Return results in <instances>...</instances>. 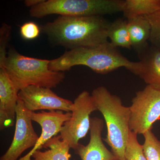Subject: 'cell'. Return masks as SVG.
<instances>
[{"mask_svg":"<svg viewBox=\"0 0 160 160\" xmlns=\"http://www.w3.org/2000/svg\"><path fill=\"white\" fill-rule=\"evenodd\" d=\"M110 23L101 16H59L42 26V30L53 45L71 50L108 42Z\"/></svg>","mask_w":160,"mask_h":160,"instance_id":"1","label":"cell"},{"mask_svg":"<svg viewBox=\"0 0 160 160\" xmlns=\"http://www.w3.org/2000/svg\"><path fill=\"white\" fill-rule=\"evenodd\" d=\"M77 66H87L101 74L124 67L138 75L141 65L139 61H129L108 41L98 46L67 50L60 57L50 60L49 68L52 71L64 72Z\"/></svg>","mask_w":160,"mask_h":160,"instance_id":"2","label":"cell"},{"mask_svg":"<svg viewBox=\"0 0 160 160\" xmlns=\"http://www.w3.org/2000/svg\"><path fill=\"white\" fill-rule=\"evenodd\" d=\"M91 95L106 122L107 132L104 140L118 160H126L125 153L130 130L129 107L124 106L121 98L104 86L95 89Z\"/></svg>","mask_w":160,"mask_h":160,"instance_id":"3","label":"cell"},{"mask_svg":"<svg viewBox=\"0 0 160 160\" xmlns=\"http://www.w3.org/2000/svg\"><path fill=\"white\" fill-rule=\"evenodd\" d=\"M50 60L28 57L14 48L7 52L4 67L19 91L30 86L56 88L65 78L63 72L49 69Z\"/></svg>","mask_w":160,"mask_h":160,"instance_id":"4","label":"cell"},{"mask_svg":"<svg viewBox=\"0 0 160 160\" xmlns=\"http://www.w3.org/2000/svg\"><path fill=\"white\" fill-rule=\"evenodd\" d=\"M122 0H45L30 8L32 17L42 18L51 14L70 17L92 16L122 12Z\"/></svg>","mask_w":160,"mask_h":160,"instance_id":"5","label":"cell"},{"mask_svg":"<svg viewBox=\"0 0 160 160\" xmlns=\"http://www.w3.org/2000/svg\"><path fill=\"white\" fill-rule=\"evenodd\" d=\"M129 107L130 130L144 134L160 119V89L147 85L136 92Z\"/></svg>","mask_w":160,"mask_h":160,"instance_id":"6","label":"cell"},{"mask_svg":"<svg viewBox=\"0 0 160 160\" xmlns=\"http://www.w3.org/2000/svg\"><path fill=\"white\" fill-rule=\"evenodd\" d=\"M97 108L91 94L83 91L73 102L70 119L63 125L60 132L61 138L75 150L81 139L85 138L89 131L90 115Z\"/></svg>","mask_w":160,"mask_h":160,"instance_id":"7","label":"cell"},{"mask_svg":"<svg viewBox=\"0 0 160 160\" xmlns=\"http://www.w3.org/2000/svg\"><path fill=\"white\" fill-rule=\"evenodd\" d=\"M31 112L19 99L16 110L14 137L9 149L0 160H18L24 152L35 146L39 137L32 126Z\"/></svg>","mask_w":160,"mask_h":160,"instance_id":"8","label":"cell"},{"mask_svg":"<svg viewBox=\"0 0 160 160\" xmlns=\"http://www.w3.org/2000/svg\"><path fill=\"white\" fill-rule=\"evenodd\" d=\"M18 98L32 112L45 110L71 112L73 105V102L60 97L51 89L38 86H29L21 89Z\"/></svg>","mask_w":160,"mask_h":160,"instance_id":"9","label":"cell"},{"mask_svg":"<svg viewBox=\"0 0 160 160\" xmlns=\"http://www.w3.org/2000/svg\"><path fill=\"white\" fill-rule=\"evenodd\" d=\"M71 116V112H64L62 111L31 112V119L41 126L42 133L34 147L18 160H32V154L37 150H41L48 141L60 133L63 125L70 119Z\"/></svg>","mask_w":160,"mask_h":160,"instance_id":"10","label":"cell"},{"mask_svg":"<svg viewBox=\"0 0 160 160\" xmlns=\"http://www.w3.org/2000/svg\"><path fill=\"white\" fill-rule=\"evenodd\" d=\"M103 120L94 117L90 119V140L86 146L79 144L74 151L82 160H118L103 142L102 132Z\"/></svg>","mask_w":160,"mask_h":160,"instance_id":"11","label":"cell"},{"mask_svg":"<svg viewBox=\"0 0 160 160\" xmlns=\"http://www.w3.org/2000/svg\"><path fill=\"white\" fill-rule=\"evenodd\" d=\"M19 92L5 68H0L1 130L14 125Z\"/></svg>","mask_w":160,"mask_h":160,"instance_id":"12","label":"cell"},{"mask_svg":"<svg viewBox=\"0 0 160 160\" xmlns=\"http://www.w3.org/2000/svg\"><path fill=\"white\" fill-rule=\"evenodd\" d=\"M138 56L141 64L138 76L147 85L160 89V49L149 45Z\"/></svg>","mask_w":160,"mask_h":160,"instance_id":"13","label":"cell"},{"mask_svg":"<svg viewBox=\"0 0 160 160\" xmlns=\"http://www.w3.org/2000/svg\"><path fill=\"white\" fill-rule=\"evenodd\" d=\"M132 48L138 55L146 49L149 44L151 26L146 16H139L127 19Z\"/></svg>","mask_w":160,"mask_h":160,"instance_id":"14","label":"cell"},{"mask_svg":"<svg viewBox=\"0 0 160 160\" xmlns=\"http://www.w3.org/2000/svg\"><path fill=\"white\" fill-rule=\"evenodd\" d=\"M44 151L38 150L32 156V160H70L71 149L68 143L61 138L60 135L49 140L43 146Z\"/></svg>","mask_w":160,"mask_h":160,"instance_id":"15","label":"cell"},{"mask_svg":"<svg viewBox=\"0 0 160 160\" xmlns=\"http://www.w3.org/2000/svg\"><path fill=\"white\" fill-rule=\"evenodd\" d=\"M160 10V0H126L122 12L126 18L147 16Z\"/></svg>","mask_w":160,"mask_h":160,"instance_id":"16","label":"cell"},{"mask_svg":"<svg viewBox=\"0 0 160 160\" xmlns=\"http://www.w3.org/2000/svg\"><path fill=\"white\" fill-rule=\"evenodd\" d=\"M108 38L114 47L127 49L132 48L127 20L119 18L110 23L108 30Z\"/></svg>","mask_w":160,"mask_h":160,"instance_id":"17","label":"cell"},{"mask_svg":"<svg viewBox=\"0 0 160 160\" xmlns=\"http://www.w3.org/2000/svg\"><path fill=\"white\" fill-rule=\"evenodd\" d=\"M144 142L143 152L147 160H160V141L152 130H148L143 135Z\"/></svg>","mask_w":160,"mask_h":160,"instance_id":"18","label":"cell"},{"mask_svg":"<svg viewBox=\"0 0 160 160\" xmlns=\"http://www.w3.org/2000/svg\"><path fill=\"white\" fill-rule=\"evenodd\" d=\"M126 160H147L144 152L142 145L139 142L138 134L130 130L126 149Z\"/></svg>","mask_w":160,"mask_h":160,"instance_id":"19","label":"cell"},{"mask_svg":"<svg viewBox=\"0 0 160 160\" xmlns=\"http://www.w3.org/2000/svg\"><path fill=\"white\" fill-rule=\"evenodd\" d=\"M11 27L3 23L0 29V67H4L7 56V47L11 35Z\"/></svg>","mask_w":160,"mask_h":160,"instance_id":"20","label":"cell"},{"mask_svg":"<svg viewBox=\"0 0 160 160\" xmlns=\"http://www.w3.org/2000/svg\"><path fill=\"white\" fill-rule=\"evenodd\" d=\"M151 26L150 45L160 49V10L153 14L146 16Z\"/></svg>","mask_w":160,"mask_h":160,"instance_id":"21","label":"cell"},{"mask_svg":"<svg viewBox=\"0 0 160 160\" xmlns=\"http://www.w3.org/2000/svg\"><path fill=\"white\" fill-rule=\"evenodd\" d=\"M20 32L21 36L24 39L33 40L38 37L40 29L39 27L35 23L28 22L21 26Z\"/></svg>","mask_w":160,"mask_h":160,"instance_id":"22","label":"cell"},{"mask_svg":"<svg viewBox=\"0 0 160 160\" xmlns=\"http://www.w3.org/2000/svg\"><path fill=\"white\" fill-rule=\"evenodd\" d=\"M45 1V0H26L24 2V3L25 6L31 8L39 5Z\"/></svg>","mask_w":160,"mask_h":160,"instance_id":"23","label":"cell"}]
</instances>
